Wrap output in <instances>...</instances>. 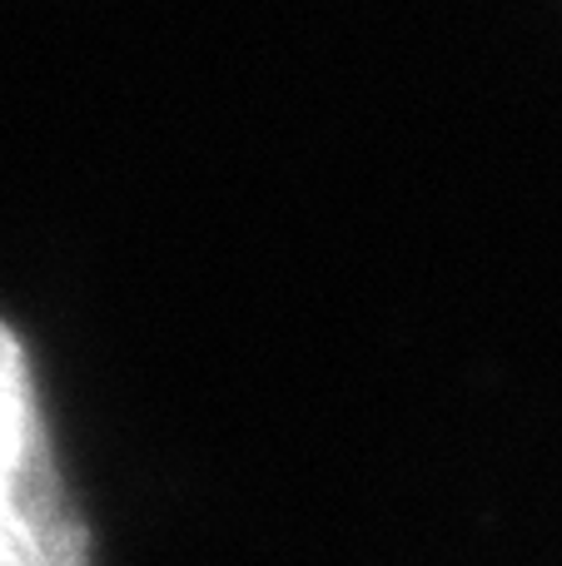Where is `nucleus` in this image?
Returning <instances> with one entry per match:
<instances>
[{
	"instance_id": "obj_1",
	"label": "nucleus",
	"mask_w": 562,
	"mask_h": 566,
	"mask_svg": "<svg viewBox=\"0 0 562 566\" xmlns=\"http://www.w3.org/2000/svg\"><path fill=\"white\" fill-rule=\"evenodd\" d=\"M0 566H95V537L65 488L30 353L0 318Z\"/></svg>"
}]
</instances>
